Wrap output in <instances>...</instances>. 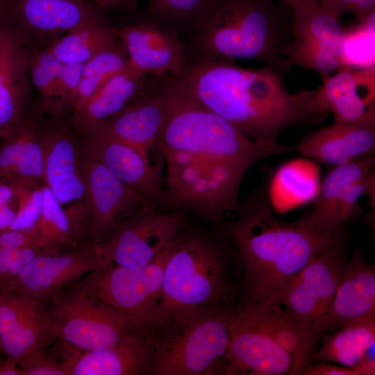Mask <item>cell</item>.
Masks as SVG:
<instances>
[{
	"label": "cell",
	"instance_id": "cell-38",
	"mask_svg": "<svg viewBox=\"0 0 375 375\" xmlns=\"http://www.w3.org/2000/svg\"><path fill=\"white\" fill-rule=\"evenodd\" d=\"M83 64H65L55 87L54 97L47 113L70 115L81 78Z\"/></svg>",
	"mask_w": 375,
	"mask_h": 375
},
{
	"label": "cell",
	"instance_id": "cell-17",
	"mask_svg": "<svg viewBox=\"0 0 375 375\" xmlns=\"http://www.w3.org/2000/svg\"><path fill=\"white\" fill-rule=\"evenodd\" d=\"M84 176L90 242H103L121 223L147 204L141 195L85 153Z\"/></svg>",
	"mask_w": 375,
	"mask_h": 375
},
{
	"label": "cell",
	"instance_id": "cell-40",
	"mask_svg": "<svg viewBox=\"0 0 375 375\" xmlns=\"http://www.w3.org/2000/svg\"><path fill=\"white\" fill-rule=\"evenodd\" d=\"M319 3L339 18L352 14L357 23H362L375 12V0H317Z\"/></svg>",
	"mask_w": 375,
	"mask_h": 375
},
{
	"label": "cell",
	"instance_id": "cell-34",
	"mask_svg": "<svg viewBox=\"0 0 375 375\" xmlns=\"http://www.w3.org/2000/svg\"><path fill=\"white\" fill-rule=\"evenodd\" d=\"M375 12L362 23L345 29L340 58L345 69H365L374 65Z\"/></svg>",
	"mask_w": 375,
	"mask_h": 375
},
{
	"label": "cell",
	"instance_id": "cell-30",
	"mask_svg": "<svg viewBox=\"0 0 375 375\" xmlns=\"http://www.w3.org/2000/svg\"><path fill=\"white\" fill-rule=\"evenodd\" d=\"M119 41L116 26L91 24L69 31L47 49L64 64H84Z\"/></svg>",
	"mask_w": 375,
	"mask_h": 375
},
{
	"label": "cell",
	"instance_id": "cell-47",
	"mask_svg": "<svg viewBox=\"0 0 375 375\" xmlns=\"http://www.w3.org/2000/svg\"><path fill=\"white\" fill-rule=\"evenodd\" d=\"M375 340L366 349L360 362L354 368L360 375L375 374Z\"/></svg>",
	"mask_w": 375,
	"mask_h": 375
},
{
	"label": "cell",
	"instance_id": "cell-50",
	"mask_svg": "<svg viewBox=\"0 0 375 375\" xmlns=\"http://www.w3.org/2000/svg\"><path fill=\"white\" fill-rule=\"evenodd\" d=\"M276 1H278L279 3H282V4L287 6V4L289 2L292 1H294V0H276Z\"/></svg>",
	"mask_w": 375,
	"mask_h": 375
},
{
	"label": "cell",
	"instance_id": "cell-12",
	"mask_svg": "<svg viewBox=\"0 0 375 375\" xmlns=\"http://www.w3.org/2000/svg\"><path fill=\"white\" fill-rule=\"evenodd\" d=\"M185 212L143 205L97 243L108 263L131 269L143 267L181 231Z\"/></svg>",
	"mask_w": 375,
	"mask_h": 375
},
{
	"label": "cell",
	"instance_id": "cell-32",
	"mask_svg": "<svg viewBox=\"0 0 375 375\" xmlns=\"http://www.w3.org/2000/svg\"><path fill=\"white\" fill-rule=\"evenodd\" d=\"M324 342L311 361H334L354 369L368 346L375 340V319L353 323L333 335H322Z\"/></svg>",
	"mask_w": 375,
	"mask_h": 375
},
{
	"label": "cell",
	"instance_id": "cell-42",
	"mask_svg": "<svg viewBox=\"0 0 375 375\" xmlns=\"http://www.w3.org/2000/svg\"><path fill=\"white\" fill-rule=\"evenodd\" d=\"M36 228L28 230L8 228L0 231V249L16 251L37 244Z\"/></svg>",
	"mask_w": 375,
	"mask_h": 375
},
{
	"label": "cell",
	"instance_id": "cell-10",
	"mask_svg": "<svg viewBox=\"0 0 375 375\" xmlns=\"http://www.w3.org/2000/svg\"><path fill=\"white\" fill-rule=\"evenodd\" d=\"M345 258L339 247L313 258L285 285L279 302L289 322L312 353L322 323L340 283Z\"/></svg>",
	"mask_w": 375,
	"mask_h": 375
},
{
	"label": "cell",
	"instance_id": "cell-9",
	"mask_svg": "<svg viewBox=\"0 0 375 375\" xmlns=\"http://www.w3.org/2000/svg\"><path fill=\"white\" fill-rule=\"evenodd\" d=\"M170 242L143 267L131 269L111 263L84 276L101 302L148 333L160 322L159 299Z\"/></svg>",
	"mask_w": 375,
	"mask_h": 375
},
{
	"label": "cell",
	"instance_id": "cell-5",
	"mask_svg": "<svg viewBox=\"0 0 375 375\" xmlns=\"http://www.w3.org/2000/svg\"><path fill=\"white\" fill-rule=\"evenodd\" d=\"M233 308L223 303L169 318L150 333L147 374H225Z\"/></svg>",
	"mask_w": 375,
	"mask_h": 375
},
{
	"label": "cell",
	"instance_id": "cell-8",
	"mask_svg": "<svg viewBox=\"0 0 375 375\" xmlns=\"http://www.w3.org/2000/svg\"><path fill=\"white\" fill-rule=\"evenodd\" d=\"M112 22L91 0H0V28L22 47L47 48L78 27Z\"/></svg>",
	"mask_w": 375,
	"mask_h": 375
},
{
	"label": "cell",
	"instance_id": "cell-14",
	"mask_svg": "<svg viewBox=\"0 0 375 375\" xmlns=\"http://www.w3.org/2000/svg\"><path fill=\"white\" fill-rule=\"evenodd\" d=\"M108 263L97 243L58 253L37 256L1 292L25 297L42 306L69 284Z\"/></svg>",
	"mask_w": 375,
	"mask_h": 375
},
{
	"label": "cell",
	"instance_id": "cell-45",
	"mask_svg": "<svg viewBox=\"0 0 375 375\" xmlns=\"http://www.w3.org/2000/svg\"><path fill=\"white\" fill-rule=\"evenodd\" d=\"M302 374L306 375H360L359 372L351 368L337 367L319 362L314 365H308Z\"/></svg>",
	"mask_w": 375,
	"mask_h": 375
},
{
	"label": "cell",
	"instance_id": "cell-24",
	"mask_svg": "<svg viewBox=\"0 0 375 375\" xmlns=\"http://www.w3.org/2000/svg\"><path fill=\"white\" fill-rule=\"evenodd\" d=\"M40 112L38 101L33 98L0 142V176L44 182Z\"/></svg>",
	"mask_w": 375,
	"mask_h": 375
},
{
	"label": "cell",
	"instance_id": "cell-19",
	"mask_svg": "<svg viewBox=\"0 0 375 375\" xmlns=\"http://www.w3.org/2000/svg\"><path fill=\"white\" fill-rule=\"evenodd\" d=\"M128 63L153 77L179 75L188 61V47L177 31L142 18L117 26Z\"/></svg>",
	"mask_w": 375,
	"mask_h": 375
},
{
	"label": "cell",
	"instance_id": "cell-23",
	"mask_svg": "<svg viewBox=\"0 0 375 375\" xmlns=\"http://www.w3.org/2000/svg\"><path fill=\"white\" fill-rule=\"evenodd\" d=\"M375 319V268L355 251L342 267L339 285L322 323V332Z\"/></svg>",
	"mask_w": 375,
	"mask_h": 375
},
{
	"label": "cell",
	"instance_id": "cell-25",
	"mask_svg": "<svg viewBox=\"0 0 375 375\" xmlns=\"http://www.w3.org/2000/svg\"><path fill=\"white\" fill-rule=\"evenodd\" d=\"M165 117L162 97L155 77L150 76L146 88L141 94L95 128H99L149 153L156 146Z\"/></svg>",
	"mask_w": 375,
	"mask_h": 375
},
{
	"label": "cell",
	"instance_id": "cell-13",
	"mask_svg": "<svg viewBox=\"0 0 375 375\" xmlns=\"http://www.w3.org/2000/svg\"><path fill=\"white\" fill-rule=\"evenodd\" d=\"M39 128L44 184L63 206L85 204V152L81 133L73 126L69 115L47 113L42 110Z\"/></svg>",
	"mask_w": 375,
	"mask_h": 375
},
{
	"label": "cell",
	"instance_id": "cell-3",
	"mask_svg": "<svg viewBox=\"0 0 375 375\" xmlns=\"http://www.w3.org/2000/svg\"><path fill=\"white\" fill-rule=\"evenodd\" d=\"M243 265L244 301L280 303L289 280L313 258L340 246V233H323L300 218L276 219L265 203L252 205L224 225ZM281 304V303H280Z\"/></svg>",
	"mask_w": 375,
	"mask_h": 375
},
{
	"label": "cell",
	"instance_id": "cell-29",
	"mask_svg": "<svg viewBox=\"0 0 375 375\" xmlns=\"http://www.w3.org/2000/svg\"><path fill=\"white\" fill-rule=\"evenodd\" d=\"M318 170L312 162L297 160L283 165L276 173L271 187L276 209L285 212L315 199L319 189Z\"/></svg>",
	"mask_w": 375,
	"mask_h": 375
},
{
	"label": "cell",
	"instance_id": "cell-31",
	"mask_svg": "<svg viewBox=\"0 0 375 375\" xmlns=\"http://www.w3.org/2000/svg\"><path fill=\"white\" fill-rule=\"evenodd\" d=\"M374 162L372 154L355 162L334 167L320 184L314 205L310 211L301 217L302 221L310 228L322 232L321 226L336 201L348 188L374 170Z\"/></svg>",
	"mask_w": 375,
	"mask_h": 375
},
{
	"label": "cell",
	"instance_id": "cell-21",
	"mask_svg": "<svg viewBox=\"0 0 375 375\" xmlns=\"http://www.w3.org/2000/svg\"><path fill=\"white\" fill-rule=\"evenodd\" d=\"M151 353L150 333L133 328L107 347L82 351L72 347L63 361L68 375L147 374Z\"/></svg>",
	"mask_w": 375,
	"mask_h": 375
},
{
	"label": "cell",
	"instance_id": "cell-11",
	"mask_svg": "<svg viewBox=\"0 0 375 375\" xmlns=\"http://www.w3.org/2000/svg\"><path fill=\"white\" fill-rule=\"evenodd\" d=\"M287 7L293 36L283 55L290 64L317 72L322 81L345 69L340 51L346 28L341 19L317 0H294Z\"/></svg>",
	"mask_w": 375,
	"mask_h": 375
},
{
	"label": "cell",
	"instance_id": "cell-4",
	"mask_svg": "<svg viewBox=\"0 0 375 375\" xmlns=\"http://www.w3.org/2000/svg\"><path fill=\"white\" fill-rule=\"evenodd\" d=\"M188 46L192 60H253L284 74L292 40L290 9L276 0H212L197 17Z\"/></svg>",
	"mask_w": 375,
	"mask_h": 375
},
{
	"label": "cell",
	"instance_id": "cell-46",
	"mask_svg": "<svg viewBox=\"0 0 375 375\" xmlns=\"http://www.w3.org/2000/svg\"><path fill=\"white\" fill-rule=\"evenodd\" d=\"M17 204V187L16 182L0 176V206Z\"/></svg>",
	"mask_w": 375,
	"mask_h": 375
},
{
	"label": "cell",
	"instance_id": "cell-37",
	"mask_svg": "<svg viewBox=\"0 0 375 375\" xmlns=\"http://www.w3.org/2000/svg\"><path fill=\"white\" fill-rule=\"evenodd\" d=\"M14 181L17 187V209L10 228H35L42 212L44 183L40 181Z\"/></svg>",
	"mask_w": 375,
	"mask_h": 375
},
{
	"label": "cell",
	"instance_id": "cell-41",
	"mask_svg": "<svg viewBox=\"0 0 375 375\" xmlns=\"http://www.w3.org/2000/svg\"><path fill=\"white\" fill-rule=\"evenodd\" d=\"M21 370L22 375H68L65 363L47 351Z\"/></svg>",
	"mask_w": 375,
	"mask_h": 375
},
{
	"label": "cell",
	"instance_id": "cell-16",
	"mask_svg": "<svg viewBox=\"0 0 375 375\" xmlns=\"http://www.w3.org/2000/svg\"><path fill=\"white\" fill-rule=\"evenodd\" d=\"M56 340L44 306L0 293V350L20 368L47 351Z\"/></svg>",
	"mask_w": 375,
	"mask_h": 375
},
{
	"label": "cell",
	"instance_id": "cell-2",
	"mask_svg": "<svg viewBox=\"0 0 375 375\" xmlns=\"http://www.w3.org/2000/svg\"><path fill=\"white\" fill-rule=\"evenodd\" d=\"M284 75L269 65L248 68L233 60H189L177 76L202 105L247 137L276 141L286 128L319 124L327 115L315 110L314 90L290 92Z\"/></svg>",
	"mask_w": 375,
	"mask_h": 375
},
{
	"label": "cell",
	"instance_id": "cell-43",
	"mask_svg": "<svg viewBox=\"0 0 375 375\" xmlns=\"http://www.w3.org/2000/svg\"><path fill=\"white\" fill-rule=\"evenodd\" d=\"M42 252L44 251L37 244H32L17 250L10 262L4 285L15 278L37 256Z\"/></svg>",
	"mask_w": 375,
	"mask_h": 375
},
{
	"label": "cell",
	"instance_id": "cell-27",
	"mask_svg": "<svg viewBox=\"0 0 375 375\" xmlns=\"http://www.w3.org/2000/svg\"><path fill=\"white\" fill-rule=\"evenodd\" d=\"M150 76L126 66L110 78L78 110L69 115L74 128L84 133L122 110L146 88Z\"/></svg>",
	"mask_w": 375,
	"mask_h": 375
},
{
	"label": "cell",
	"instance_id": "cell-39",
	"mask_svg": "<svg viewBox=\"0 0 375 375\" xmlns=\"http://www.w3.org/2000/svg\"><path fill=\"white\" fill-rule=\"evenodd\" d=\"M25 53L33 90L37 94L36 99L41 110L47 112L53 103L56 81L26 51Z\"/></svg>",
	"mask_w": 375,
	"mask_h": 375
},
{
	"label": "cell",
	"instance_id": "cell-15",
	"mask_svg": "<svg viewBox=\"0 0 375 375\" xmlns=\"http://www.w3.org/2000/svg\"><path fill=\"white\" fill-rule=\"evenodd\" d=\"M81 141L87 155L141 195L147 204L159 208L164 203L162 160L152 164L148 153L99 128L81 133Z\"/></svg>",
	"mask_w": 375,
	"mask_h": 375
},
{
	"label": "cell",
	"instance_id": "cell-48",
	"mask_svg": "<svg viewBox=\"0 0 375 375\" xmlns=\"http://www.w3.org/2000/svg\"><path fill=\"white\" fill-rule=\"evenodd\" d=\"M17 204L0 206V231L10 228L15 219Z\"/></svg>",
	"mask_w": 375,
	"mask_h": 375
},
{
	"label": "cell",
	"instance_id": "cell-49",
	"mask_svg": "<svg viewBox=\"0 0 375 375\" xmlns=\"http://www.w3.org/2000/svg\"><path fill=\"white\" fill-rule=\"evenodd\" d=\"M0 375H22V370L15 362L5 358L0 360Z\"/></svg>",
	"mask_w": 375,
	"mask_h": 375
},
{
	"label": "cell",
	"instance_id": "cell-6",
	"mask_svg": "<svg viewBox=\"0 0 375 375\" xmlns=\"http://www.w3.org/2000/svg\"><path fill=\"white\" fill-rule=\"evenodd\" d=\"M226 272L212 242L180 231L169 243L164 267L158 328L181 311L227 303L231 289Z\"/></svg>",
	"mask_w": 375,
	"mask_h": 375
},
{
	"label": "cell",
	"instance_id": "cell-51",
	"mask_svg": "<svg viewBox=\"0 0 375 375\" xmlns=\"http://www.w3.org/2000/svg\"><path fill=\"white\" fill-rule=\"evenodd\" d=\"M147 2H149L150 0H146Z\"/></svg>",
	"mask_w": 375,
	"mask_h": 375
},
{
	"label": "cell",
	"instance_id": "cell-33",
	"mask_svg": "<svg viewBox=\"0 0 375 375\" xmlns=\"http://www.w3.org/2000/svg\"><path fill=\"white\" fill-rule=\"evenodd\" d=\"M127 62L126 50L119 41L111 48L83 64L81 78L72 113L82 107L110 78L122 70Z\"/></svg>",
	"mask_w": 375,
	"mask_h": 375
},
{
	"label": "cell",
	"instance_id": "cell-26",
	"mask_svg": "<svg viewBox=\"0 0 375 375\" xmlns=\"http://www.w3.org/2000/svg\"><path fill=\"white\" fill-rule=\"evenodd\" d=\"M42 215L37 225V244L49 253L78 248L90 242L85 203L63 206L44 184Z\"/></svg>",
	"mask_w": 375,
	"mask_h": 375
},
{
	"label": "cell",
	"instance_id": "cell-28",
	"mask_svg": "<svg viewBox=\"0 0 375 375\" xmlns=\"http://www.w3.org/2000/svg\"><path fill=\"white\" fill-rule=\"evenodd\" d=\"M24 48L0 28V142L33 99Z\"/></svg>",
	"mask_w": 375,
	"mask_h": 375
},
{
	"label": "cell",
	"instance_id": "cell-20",
	"mask_svg": "<svg viewBox=\"0 0 375 375\" xmlns=\"http://www.w3.org/2000/svg\"><path fill=\"white\" fill-rule=\"evenodd\" d=\"M322 82L312 102L318 112L333 114L334 123L357 122L375 111V66L344 69Z\"/></svg>",
	"mask_w": 375,
	"mask_h": 375
},
{
	"label": "cell",
	"instance_id": "cell-36",
	"mask_svg": "<svg viewBox=\"0 0 375 375\" xmlns=\"http://www.w3.org/2000/svg\"><path fill=\"white\" fill-rule=\"evenodd\" d=\"M372 190H374V170L344 192L328 212L320 231L324 233H340L342 225L354 216L359 198L366 193H369L372 198Z\"/></svg>",
	"mask_w": 375,
	"mask_h": 375
},
{
	"label": "cell",
	"instance_id": "cell-18",
	"mask_svg": "<svg viewBox=\"0 0 375 375\" xmlns=\"http://www.w3.org/2000/svg\"><path fill=\"white\" fill-rule=\"evenodd\" d=\"M225 374H294L290 353L262 329L240 303L231 321Z\"/></svg>",
	"mask_w": 375,
	"mask_h": 375
},
{
	"label": "cell",
	"instance_id": "cell-7",
	"mask_svg": "<svg viewBox=\"0 0 375 375\" xmlns=\"http://www.w3.org/2000/svg\"><path fill=\"white\" fill-rule=\"evenodd\" d=\"M44 309L56 340L82 351L109 347L129 330L139 328L101 302L84 276L58 292Z\"/></svg>",
	"mask_w": 375,
	"mask_h": 375
},
{
	"label": "cell",
	"instance_id": "cell-35",
	"mask_svg": "<svg viewBox=\"0 0 375 375\" xmlns=\"http://www.w3.org/2000/svg\"><path fill=\"white\" fill-rule=\"evenodd\" d=\"M212 0H150L142 18L177 30L192 25Z\"/></svg>",
	"mask_w": 375,
	"mask_h": 375
},
{
	"label": "cell",
	"instance_id": "cell-1",
	"mask_svg": "<svg viewBox=\"0 0 375 375\" xmlns=\"http://www.w3.org/2000/svg\"><path fill=\"white\" fill-rule=\"evenodd\" d=\"M156 81L165 108L156 146L166 167L164 204L219 221L239 208L240 184L250 168L290 148L247 137L202 105L177 75Z\"/></svg>",
	"mask_w": 375,
	"mask_h": 375
},
{
	"label": "cell",
	"instance_id": "cell-22",
	"mask_svg": "<svg viewBox=\"0 0 375 375\" xmlns=\"http://www.w3.org/2000/svg\"><path fill=\"white\" fill-rule=\"evenodd\" d=\"M375 146V111L360 121L333 123L308 133L296 146L304 156L337 167L372 155Z\"/></svg>",
	"mask_w": 375,
	"mask_h": 375
},
{
	"label": "cell",
	"instance_id": "cell-44",
	"mask_svg": "<svg viewBox=\"0 0 375 375\" xmlns=\"http://www.w3.org/2000/svg\"><path fill=\"white\" fill-rule=\"evenodd\" d=\"M99 9L110 14L114 11L134 15L137 12L135 0H91Z\"/></svg>",
	"mask_w": 375,
	"mask_h": 375
}]
</instances>
